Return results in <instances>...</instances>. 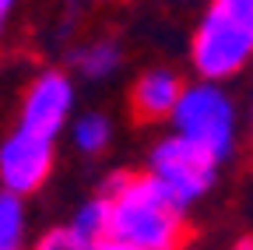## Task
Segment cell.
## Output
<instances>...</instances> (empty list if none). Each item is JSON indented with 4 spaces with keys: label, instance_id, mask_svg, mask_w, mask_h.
I'll return each instance as SVG.
<instances>
[{
    "label": "cell",
    "instance_id": "7c38bea8",
    "mask_svg": "<svg viewBox=\"0 0 253 250\" xmlns=\"http://www.w3.org/2000/svg\"><path fill=\"white\" fill-rule=\"evenodd\" d=\"M32 250H91V243H84L71 226H60V229H49Z\"/></svg>",
    "mask_w": 253,
    "mask_h": 250
},
{
    "label": "cell",
    "instance_id": "9c48e42d",
    "mask_svg": "<svg viewBox=\"0 0 253 250\" xmlns=\"http://www.w3.org/2000/svg\"><path fill=\"white\" fill-rule=\"evenodd\" d=\"M0 250H25V204L11 191H0Z\"/></svg>",
    "mask_w": 253,
    "mask_h": 250
},
{
    "label": "cell",
    "instance_id": "52a82bcc",
    "mask_svg": "<svg viewBox=\"0 0 253 250\" xmlns=\"http://www.w3.org/2000/svg\"><path fill=\"white\" fill-rule=\"evenodd\" d=\"M183 92V81L176 71H166V67H155V71H144L130 92V106L141 120L155 123V120H169L176 99Z\"/></svg>",
    "mask_w": 253,
    "mask_h": 250
},
{
    "label": "cell",
    "instance_id": "6da1fadb",
    "mask_svg": "<svg viewBox=\"0 0 253 250\" xmlns=\"http://www.w3.org/2000/svg\"><path fill=\"white\" fill-rule=\"evenodd\" d=\"M106 236L137 250H179L186 240L183 208L148 173H113L102 187Z\"/></svg>",
    "mask_w": 253,
    "mask_h": 250
},
{
    "label": "cell",
    "instance_id": "5bb4252c",
    "mask_svg": "<svg viewBox=\"0 0 253 250\" xmlns=\"http://www.w3.org/2000/svg\"><path fill=\"white\" fill-rule=\"evenodd\" d=\"M14 4H18V0H0V32H4V25H7V18H11Z\"/></svg>",
    "mask_w": 253,
    "mask_h": 250
},
{
    "label": "cell",
    "instance_id": "ba28073f",
    "mask_svg": "<svg viewBox=\"0 0 253 250\" xmlns=\"http://www.w3.org/2000/svg\"><path fill=\"white\" fill-rule=\"evenodd\" d=\"M120 64H123V53H120V46L109 43V39L88 43L84 50L74 53V67H78L84 78H109Z\"/></svg>",
    "mask_w": 253,
    "mask_h": 250
},
{
    "label": "cell",
    "instance_id": "7a4b0ae2",
    "mask_svg": "<svg viewBox=\"0 0 253 250\" xmlns=\"http://www.w3.org/2000/svg\"><path fill=\"white\" fill-rule=\"evenodd\" d=\"M253 53V0H211L208 14L197 25L194 67L204 81L236 78Z\"/></svg>",
    "mask_w": 253,
    "mask_h": 250
},
{
    "label": "cell",
    "instance_id": "277c9868",
    "mask_svg": "<svg viewBox=\"0 0 253 250\" xmlns=\"http://www.w3.org/2000/svg\"><path fill=\"white\" fill-rule=\"evenodd\" d=\"M214 173H218V162H211L201 148L183 141L179 134L162 138L148 155V176L162 187L172 198V204H179L183 211L190 204H197L211 191Z\"/></svg>",
    "mask_w": 253,
    "mask_h": 250
},
{
    "label": "cell",
    "instance_id": "9a60e30c",
    "mask_svg": "<svg viewBox=\"0 0 253 250\" xmlns=\"http://www.w3.org/2000/svg\"><path fill=\"white\" fill-rule=\"evenodd\" d=\"M239 250H253V243H250V240H243V243H239Z\"/></svg>",
    "mask_w": 253,
    "mask_h": 250
},
{
    "label": "cell",
    "instance_id": "3957f363",
    "mask_svg": "<svg viewBox=\"0 0 253 250\" xmlns=\"http://www.w3.org/2000/svg\"><path fill=\"white\" fill-rule=\"evenodd\" d=\"M172 120V134L201 148L211 162H225L232 148H236V106L225 92L218 88V81H197V85H183L179 99L169 113Z\"/></svg>",
    "mask_w": 253,
    "mask_h": 250
},
{
    "label": "cell",
    "instance_id": "5b68a950",
    "mask_svg": "<svg viewBox=\"0 0 253 250\" xmlns=\"http://www.w3.org/2000/svg\"><path fill=\"white\" fill-rule=\"evenodd\" d=\"M53 141L56 138H46L18 123V131L0 145V183H4V191L18 198L39 191L53 169Z\"/></svg>",
    "mask_w": 253,
    "mask_h": 250
},
{
    "label": "cell",
    "instance_id": "4fadbf2b",
    "mask_svg": "<svg viewBox=\"0 0 253 250\" xmlns=\"http://www.w3.org/2000/svg\"><path fill=\"white\" fill-rule=\"evenodd\" d=\"M91 250H137V247H126V243H116V240L102 236V240H95V243H91Z\"/></svg>",
    "mask_w": 253,
    "mask_h": 250
},
{
    "label": "cell",
    "instance_id": "8992f818",
    "mask_svg": "<svg viewBox=\"0 0 253 250\" xmlns=\"http://www.w3.org/2000/svg\"><path fill=\"white\" fill-rule=\"evenodd\" d=\"M74 109V85L67 74L46 71L28 85L21 102V127H32L46 138H56L71 120Z\"/></svg>",
    "mask_w": 253,
    "mask_h": 250
},
{
    "label": "cell",
    "instance_id": "8fae6325",
    "mask_svg": "<svg viewBox=\"0 0 253 250\" xmlns=\"http://www.w3.org/2000/svg\"><path fill=\"white\" fill-rule=\"evenodd\" d=\"M71 229H74L84 243H95V240L106 236V201H102V194L91 198V201H84V204L74 211Z\"/></svg>",
    "mask_w": 253,
    "mask_h": 250
},
{
    "label": "cell",
    "instance_id": "30bf717a",
    "mask_svg": "<svg viewBox=\"0 0 253 250\" xmlns=\"http://www.w3.org/2000/svg\"><path fill=\"white\" fill-rule=\"evenodd\" d=\"M71 138H74V148H78V151H84V155H99V151L109 145L113 131H109V120H106L102 113H84V116L74 120Z\"/></svg>",
    "mask_w": 253,
    "mask_h": 250
}]
</instances>
